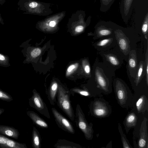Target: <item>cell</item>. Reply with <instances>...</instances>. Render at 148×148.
I'll return each mask as SVG.
<instances>
[{"instance_id":"6da1fadb","label":"cell","mask_w":148,"mask_h":148,"mask_svg":"<svg viewBox=\"0 0 148 148\" xmlns=\"http://www.w3.org/2000/svg\"><path fill=\"white\" fill-rule=\"evenodd\" d=\"M115 71L96 59L91 72L90 86L87 88L98 95H108L112 92L113 78Z\"/></svg>"},{"instance_id":"7a4b0ae2","label":"cell","mask_w":148,"mask_h":148,"mask_svg":"<svg viewBox=\"0 0 148 148\" xmlns=\"http://www.w3.org/2000/svg\"><path fill=\"white\" fill-rule=\"evenodd\" d=\"M112 84L116 98L120 106L126 109L131 106L133 94L126 84L118 77L113 79Z\"/></svg>"},{"instance_id":"3957f363","label":"cell","mask_w":148,"mask_h":148,"mask_svg":"<svg viewBox=\"0 0 148 148\" xmlns=\"http://www.w3.org/2000/svg\"><path fill=\"white\" fill-rule=\"evenodd\" d=\"M129 29L119 26L114 31L116 45L114 48L127 61L132 47L131 41L128 36Z\"/></svg>"},{"instance_id":"277c9868","label":"cell","mask_w":148,"mask_h":148,"mask_svg":"<svg viewBox=\"0 0 148 148\" xmlns=\"http://www.w3.org/2000/svg\"><path fill=\"white\" fill-rule=\"evenodd\" d=\"M71 92L61 86L58 88L56 103L58 106L72 121L75 119V114L70 100Z\"/></svg>"},{"instance_id":"5b68a950","label":"cell","mask_w":148,"mask_h":148,"mask_svg":"<svg viewBox=\"0 0 148 148\" xmlns=\"http://www.w3.org/2000/svg\"><path fill=\"white\" fill-rule=\"evenodd\" d=\"M90 112L92 115L98 118L109 116L111 114L112 108L109 103L101 98H96L90 105Z\"/></svg>"},{"instance_id":"8992f818","label":"cell","mask_w":148,"mask_h":148,"mask_svg":"<svg viewBox=\"0 0 148 148\" xmlns=\"http://www.w3.org/2000/svg\"><path fill=\"white\" fill-rule=\"evenodd\" d=\"M75 120L76 126L83 133L86 139L87 140L92 139L94 133L93 124L91 123L89 124L87 122L84 113L78 104L76 106Z\"/></svg>"},{"instance_id":"52a82bcc","label":"cell","mask_w":148,"mask_h":148,"mask_svg":"<svg viewBox=\"0 0 148 148\" xmlns=\"http://www.w3.org/2000/svg\"><path fill=\"white\" fill-rule=\"evenodd\" d=\"M103 62L114 71L120 68L124 60L123 57L114 48L108 50L99 51Z\"/></svg>"},{"instance_id":"ba28073f","label":"cell","mask_w":148,"mask_h":148,"mask_svg":"<svg viewBox=\"0 0 148 148\" xmlns=\"http://www.w3.org/2000/svg\"><path fill=\"white\" fill-rule=\"evenodd\" d=\"M131 106L138 114H143L148 111V89L143 88L135 91L133 95Z\"/></svg>"},{"instance_id":"9c48e42d","label":"cell","mask_w":148,"mask_h":148,"mask_svg":"<svg viewBox=\"0 0 148 148\" xmlns=\"http://www.w3.org/2000/svg\"><path fill=\"white\" fill-rule=\"evenodd\" d=\"M119 26L111 21H101L95 27L92 36L94 40L114 36V31Z\"/></svg>"},{"instance_id":"30bf717a","label":"cell","mask_w":148,"mask_h":148,"mask_svg":"<svg viewBox=\"0 0 148 148\" xmlns=\"http://www.w3.org/2000/svg\"><path fill=\"white\" fill-rule=\"evenodd\" d=\"M32 96L29 99V106L35 109L40 113L50 119V114L48 108L39 93L35 90L32 91Z\"/></svg>"},{"instance_id":"8fae6325","label":"cell","mask_w":148,"mask_h":148,"mask_svg":"<svg viewBox=\"0 0 148 148\" xmlns=\"http://www.w3.org/2000/svg\"><path fill=\"white\" fill-rule=\"evenodd\" d=\"M51 111L58 127L66 132L74 134L75 131L72 123L55 108H52Z\"/></svg>"},{"instance_id":"7c38bea8","label":"cell","mask_w":148,"mask_h":148,"mask_svg":"<svg viewBox=\"0 0 148 148\" xmlns=\"http://www.w3.org/2000/svg\"><path fill=\"white\" fill-rule=\"evenodd\" d=\"M136 51L135 49L132 50L129 53L127 72L128 75L132 82L135 78L137 71L138 64Z\"/></svg>"},{"instance_id":"4fadbf2b","label":"cell","mask_w":148,"mask_h":148,"mask_svg":"<svg viewBox=\"0 0 148 148\" xmlns=\"http://www.w3.org/2000/svg\"><path fill=\"white\" fill-rule=\"evenodd\" d=\"M147 118H143L139 130V136L137 143L134 145L135 148H148V134L147 131Z\"/></svg>"},{"instance_id":"5bb4252c","label":"cell","mask_w":148,"mask_h":148,"mask_svg":"<svg viewBox=\"0 0 148 148\" xmlns=\"http://www.w3.org/2000/svg\"><path fill=\"white\" fill-rule=\"evenodd\" d=\"M116 45L115 35L101 39L94 43V47L99 51L108 50L114 48Z\"/></svg>"},{"instance_id":"9a60e30c","label":"cell","mask_w":148,"mask_h":148,"mask_svg":"<svg viewBox=\"0 0 148 148\" xmlns=\"http://www.w3.org/2000/svg\"><path fill=\"white\" fill-rule=\"evenodd\" d=\"M134 0H121L120 11L123 21L127 23L132 15Z\"/></svg>"},{"instance_id":"2e32d148","label":"cell","mask_w":148,"mask_h":148,"mask_svg":"<svg viewBox=\"0 0 148 148\" xmlns=\"http://www.w3.org/2000/svg\"><path fill=\"white\" fill-rule=\"evenodd\" d=\"M140 114H138L133 108L128 113L123 122L125 129L127 133L132 128L136 127Z\"/></svg>"},{"instance_id":"e0dca14e","label":"cell","mask_w":148,"mask_h":148,"mask_svg":"<svg viewBox=\"0 0 148 148\" xmlns=\"http://www.w3.org/2000/svg\"><path fill=\"white\" fill-rule=\"evenodd\" d=\"M146 75L145 60H142L140 61L139 63L136 77L131 82L135 91L137 90L145 76H146Z\"/></svg>"},{"instance_id":"ac0fdd59","label":"cell","mask_w":148,"mask_h":148,"mask_svg":"<svg viewBox=\"0 0 148 148\" xmlns=\"http://www.w3.org/2000/svg\"><path fill=\"white\" fill-rule=\"evenodd\" d=\"M0 134L17 139L20 134L18 131L13 127L0 125Z\"/></svg>"},{"instance_id":"d6986e66","label":"cell","mask_w":148,"mask_h":148,"mask_svg":"<svg viewBox=\"0 0 148 148\" xmlns=\"http://www.w3.org/2000/svg\"><path fill=\"white\" fill-rule=\"evenodd\" d=\"M26 114L37 126L42 128H47L48 125L47 123L34 112L27 111Z\"/></svg>"},{"instance_id":"ffe728a7","label":"cell","mask_w":148,"mask_h":148,"mask_svg":"<svg viewBox=\"0 0 148 148\" xmlns=\"http://www.w3.org/2000/svg\"><path fill=\"white\" fill-rule=\"evenodd\" d=\"M54 147L57 148H82L78 144L65 139L58 140Z\"/></svg>"},{"instance_id":"44dd1931","label":"cell","mask_w":148,"mask_h":148,"mask_svg":"<svg viewBox=\"0 0 148 148\" xmlns=\"http://www.w3.org/2000/svg\"><path fill=\"white\" fill-rule=\"evenodd\" d=\"M32 145L33 148H40L41 146V138L37 129L33 127L32 134Z\"/></svg>"},{"instance_id":"7402d4cb","label":"cell","mask_w":148,"mask_h":148,"mask_svg":"<svg viewBox=\"0 0 148 148\" xmlns=\"http://www.w3.org/2000/svg\"><path fill=\"white\" fill-rule=\"evenodd\" d=\"M70 92L71 94L73 96L75 95V93H77L80 95L90 97H95L98 96L96 94L87 88L83 90L78 89H73Z\"/></svg>"},{"instance_id":"603a6c76","label":"cell","mask_w":148,"mask_h":148,"mask_svg":"<svg viewBox=\"0 0 148 148\" xmlns=\"http://www.w3.org/2000/svg\"><path fill=\"white\" fill-rule=\"evenodd\" d=\"M1 148H27V147L25 143H21L9 138L5 145Z\"/></svg>"},{"instance_id":"cb8c5ba5","label":"cell","mask_w":148,"mask_h":148,"mask_svg":"<svg viewBox=\"0 0 148 148\" xmlns=\"http://www.w3.org/2000/svg\"><path fill=\"white\" fill-rule=\"evenodd\" d=\"M118 129L121 136V142L123 148H132L129 140L127 138L125 135L124 133L121 124L118 123Z\"/></svg>"},{"instance_id":"d4e9b609","label":"cell","mask_w":148,"mask_h":148,"mask_svg":"<svg viewBox=\"0 0 148 148\" xmlns=\"http://www.w3.org/2000/svg\"><path fill=\"white\" fill-rule=\"evenodd\" d=\"M115 0H100V10L103 12H107L110 8Z\"/></svg>"},{"instance_id":"484cf974","label":"cell","mask_w":148,"mask_h":148,"mask_svg":"<svg viewBox=\"0 0 148 148\" xmlns=\"http://www.w3.org/2000/svg\"><path fill=\"white\" fill-rule=\"evenodd\" d=\"M148 13L146 15L141 27V30L145 38L148 40Z\"/></svg>"},{"instance_id":"4316f807","label":"cell","mask_w":148,"mask_h":148,"mask_svg":"<svg viewBox=\"0 0 148 148\" xmlns=\"http://www.w3.org/2000/svg\"><path fill=\"white\" fill-rule=\"evenodd\" d=\"M0 66L7 67L10 66L9 58V57L0 53Z\"/></svg>"},{"instance_id":"83f0119b","label":"cell","mask_w":148,"mask_h":148,"mask_svg":"<svg viewBox=\"0 0 148 148\" xmlns=\"http://www.w3.org/2000/svg\"><path fill=\"white\" fill-rule=\"evenodd\" d=\"M0 99L7 102H10L12 101L13 99L10 94L0 88Z\"/></svg>"},{"instance_id":"f1b7e54d","label":"cell","mask_w":148,"mask_h":148,"mask_svg":"<svg viewBox=\"0 0 148 148\" xmlns=\"http://www.w3.org/2000/svg\"><path fill=\"white\" fill-rule=\"evenodd\" d=\"M145 63L146 68V79L147 84L148 86V45L147 46V49L145 54Z\"/></svg>"},{"instance_id":"f546056e","label":"cell","mask_w":148,"mask_h":148,"mask_svg":"<svg viewBox=\"0 0 148 148\" xmlns=\"http://www.w3.org/2000/svg\"><path fill=\"white\" fill-rule=\"evenodd\" d=\"M8 139L5 136L0 134V148L5 145Z\"/></svg>"},{"instance_id":"4dcf8cb0","label":"cell","mask_w":148,"mask_h":148,"mask_svg":"<svg viewBox=\"0 0 148 148\" xmlns=\"http://www.w3.org/2000/svg\"><path fill=\"white\" fill-rule=\"evenodd\" d=\"M41 51L40 49L37 48L33 49L31 52V54L32 57H36L39 56L40 54Z\"/></svg>"},{"instance_id":"1f68e13d","label":"cell","mask_w":148,"mask_h":148,"mask_svg":"<svg viewBox=\"0 0 148 148\" xmlns=\"http://www.w3.org/2000/svg\"><path fill=\"white\" fill-rule=\"evenodd\" d=\"M84 71L86 74L91 76V69L89 64H87L85 66Z\"/></svg>"},{"instance_id":"d6a6232c","label":"cell","mask_w":148,"mask_h":148,"mask_svg":"<svg viewBox=\"0 0 148 148\" xmlns=\"http://www.w3.org/2000/svg\"><path fill=\"white\" fill-rule=\"evenodd\" d=\"M84 27L82 25L77 26L75 28V31L77 32H82L84 29Z\"/></svg>"},{"instance_id":"836d02e7","label":"cell","mask_w":148,"mask_h":148,"mask_svg":"<svg viewBox=\"0 0 148 148\" xmlns=\"http://www.w3.org/2000/svg\"><path fill=\"white\" fill-rule=\"evenodd\" d=\"M75 66L74 65H70L68 68L67 69V71L68 72H71L73 69L75 68Z\"/></svg>"},{"instance_id":"e575fe53","label":"cell","mask_w":148,"mask_h":148,"mask_svg":"<svg viewBox=\"0 0 148 148\" xmlns=\"http://www.w3.org/2000/svg\"><path fill=\"white\" fill-rule=\"evenodd\" d=\"M49 25L51 27H54L56 25V23L54 21H51L49 23Z\"/></svg>"},{"instance_id":"d590c367","label":"cell","mask_w":148,"mask_h":148,"mask_svg":"<svg viewBox=\"0 0 148 148\" xmlns=\"http://www.w3.org/2000/svg\"><path fill=\"white\" fill-rule=\"evenodd\" d=\"M0 23L2 25H4V24L3 20L1 16V15L0 14Z\"/></svg>"},{"instance_id":"8d00e7d4","label":"cell","mask_w":148,"mask_h":148,"mask_svg":"<svg viewBox=\"0 0 148 148\" xmlns=\"http://www.w3.org/2000/svg\"><path fill=\"white\" fill-rule=\"evenodd\" d=\"M5 2V0H0V5H3Z\"/></svg>"},{"instance_id":"74e56055","label":"cell","mask_w":148,"mask_h":148,"mask_svg":"<svg viewBox=\"0 0 148 148\" xmlns=\"http://www.w3.org/2000/svg\"><path fill=\"white\" fill-rule=\"evenodd\" d=\"M5 111V110L3 108H0V115H1Z\"/></svg>"}]
</instances>
